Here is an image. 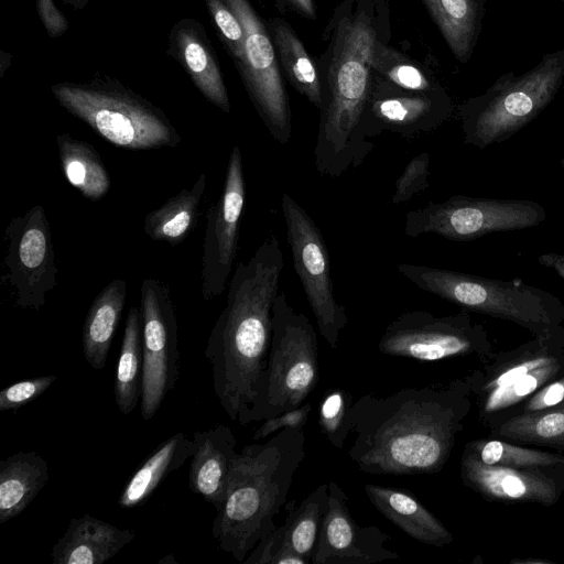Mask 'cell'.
Instances as JSON below:
<instances>
[{"label": "cell", "instance_id": "2", "mask_svg": "<svg viewBox=\"0 0 564 564\" xmlns=\"http://www.w3.org/2000/svg\"><path fill=\"white\" fill-rule=\"evenodd\" d=\"M316 62L322 106L314 162L323 176L337 178L364 163L375 149L366 128L372 80L370 50L391 37L388 0H341L323 32Z\"/></svg>", "mask_w": 564, "mask_h": 564}, {"label": "cell", "instance_id": "39", "mask_svg": "<svg viewBox=\"0 0 564 564\" xmlns=\"http://www.w3.org/2000/svg\"><path fill=\"white\" fill-rule=\"evenodd\" d=\"M55 375L18 381L0 391V411L18 410L42 395L55 381Z\"/></svg>", "mask_w": 564, "mask_h": 564}, {"label": "cell", "instance_id": "35", "mask_svg": "<svg viewBox=\"0 0 564 564\" xmlns=\"http://www.w3.org/2000/svg\"><path fill=\"white\" fill-rule=\"evenodd\" d=\"M465 448L481 463L514 468L564 466V455L518 446L499 438L475 440Z\"/></svg>", "mask_w": 564, "mask_h": 564}, {"label": "cell", "instance_id": "26", "mask_svg": "<svg viewBox=\"0 0 564 564\" xmlns=\"http://www.w3.org/2000/svg\"><path fill=\"white\" fill-rule=\"evenodd\" d=\"M48 480L46 459L34 451L0 462V523L21 514Z\"/></svg>", "mask_w": 564, "mask_h": 564}, {"label": "cell", "instance_id": "16", "mask_svg": "<svg viewBox=\"0 0 564 564\" xmlns=\"http://www.w3.org/2000/svg\"><path fill=\"white\" fill-rule=\"evenodd\" d=\"M245 199L242 154L235 145L229 155L223 192L206 213L200 268V291L205 301L220 295L227 285L237 257Z\"/></svg>", "mask_w": 564, "mask_h": 564}, {"label": "cell", "instance_id": "44", "mask_svg": "<svg viewBox=\"0 0 564 564\" xmlns=\"http://www.w3.org/2000/svg\"><path fill=\"white\" fill-rule=\"evenodd\" d=\"M65 2L74 10H82L90 2V0H65Z\"/></svg>", "mask_w": 564, "mask_h": 564}, {"label": "cell", "instance_id": "34", "mask_svg": "<svg viewBox=\"0 0 564 564\" xmlns=\"http://www.w3.org/2000/svg\"><path fill=\"white\" fill-rule=\"evenodd\" d=\"M389 37L377 39L370 50L372 73L393 85L414 91L445 89L420 62L389 45Z\"/></svg>", "mask_w": 564, "mask_h": 564}, {"label": "cell", "instance_id": "40", "mask_svg": "<svg viewBox=\"0 0 564 564\" xmlns=\"http://www.w3.org/2000/svg\"><path fill=\"white\" fill-rule=\"evenodd\" d=\"M312 410L311 403H304L297 409L283 412L276 416L262 421V424L254 431L253 441H261L269 435L275 434L284 429H304Z\"/></svg>", "mask_w": 564, "mask_h": 564}, {"label": "cell", "instance_id": "5", "mask_svg": "<svg viewBox=\"0 0 564 564\" xmlns=\"http://www.w3.org/2000/svg\"><path fill=\"white\" fill-rule=\"evenodd\" d=\"M563 80L564 48L544 54L521 75L503 73L457 106L464 142L482 150L512 138L554 100Z\"/></svg>", "mask_w": 564, "mask_h": 564}, {"label": "cell", "instance_id": "7", "mask_svg": "<svg viewBox=\"0 0 564 564\" xmlns=\"http://www.w3.org/2000/svg\"><path fill=\"white\" fill-rule=\"evenodd\" d=\"M58 104L111 144L128 150L176 147L182 137L165 113L113 82L59 83L52 87Z\"/></svg>", "mask_w": 564, "mask_h": 564}, {"label": "cell", "instance_id": "19", "mask_svg": "<svg viewBox=\"0 0 564 564\" xmlns=\"http://www.w3.org/2000/svg\"><path fill=\"white\" fill-rule=\"evenodd\" d=\"M348 497L335 481L328 482V508L321 528L313 564H375L398 560L386 547L390 535L377 527H361L348 508Z\"/></svg>", "mask_w": 564, "mask_h": 564}, {"label": "cell", "instance_id": "1", "mask_svg": "<svg viewBox=\"0 0 564 564\" xmlns=\"http://www.w3.org/2000/svg\"><path fill=\"white\" fill-rule=\"evenodd\" d=\"M465 378L367 393L351 405L348 456L367 474H436L447 463L471 406Z\"/></svg>", "mask_w": 564, "mask_h": 564}, {"label": "cell", "instance_id": "15", "mask_svg": "<svg viewBox=\"0 0 564 564\" xmlns=\"http://www.w3.org/2000/svg\"><path fill=\"white\" fill-rule=\"evenodd\" d=\"M6 273L1 282L11 288L15 305L23 310H41L46 294L57 284L55 252L45 209L31 207L13 217L6 227Z\"/></svg>", "mask_w": 564, "mask_h": 564}, {"label": "cell", "instance_id": "42", "mask_svg": "<svg viewBox=\"0 0 564 564\" xmlns=\"http://www.w3.org/2000/svg\"><path fill=\"white\" fill-rule=\"evenodd\" d=\"M292 11L296 12L303 18L314 20L316 19V3L315 0H278Z\"/></svg>", "mask_w": 564, "mask_h": 564}, {"label": "cell", "instance_id": "21", "mask_svg": "<svg viewBox=\"0 0 564 564\" xmlns=\"http://www.w3.org/2000/svg\"><path fill=\"white\" fill-rule=\"evenodd\" d=\"M135 536L91 514L73 518L52 549L54 564H102L116 556Z\"/></svg>", "mask_w": 564, "mask_h": 564}, {"label": "cell", "instance_id": "4", "mask_svg": "<svg viewBox=\"0 0 564 564\" xmlns=\"http://www.w3.org/2000/svg\"><path fill=\"white\" fill-rule=\"evenodd\" d=\"M304 429H284L245 446L231 464L224 503L212 533L218 547L242 563L276 525L295 471L306 457Z\"/></svg>", "mask_w": 564, "mask_h": 564}, {"label": "cell", "instance_id": "3", "mask_svg": "<svg viewBox=\"0 0 564 564\" xmlns=\"http://www.w3.org/2000/svg\"><path fill=\"white\" fill-rule=\"evenodd\" d=\"M284 260L275 235L268 236L248 261L236 267L227 302L204 351L213 388L227 416L251 423L272 340V307Z\"/></svg>", "mask_w": 564, "mask_h": 564}, {"label": "cell", "instance_id": "31", "mask_svg": "<svg viewBox=\"0 0 564 564\" xmlns=\"http://www.w3.org/2000/svg\"><path fill=\"white\" fill-rule=\"evenodd\" d=\"M492 426L498 438L564 451V400L540 411L519 412Z\"/></svg>", "mask_w": 564, "mask_h": 564}, {"label": "cell", "instance_id": "18", "mask_svg": "<svg viewBox=\"0 0 564 564\" xmlns=\"http://www.w3.org/2000/svg\"><path fill=\"white\" fill-rule=\"evenodd\" d=\"M464 485L490 501L555 505L564 494V466L514 468L481 463L464 448L460 459Z\"/></svg>", "mask_w": 564, "mask_h": 564}, {"label": "cell", "instance_id": "8", "mask_svg": "<svg viewBox=\"0 0 564 564\" xmlns=\"http://www.w3.org/2000/svg\"><path fill=\"white\" fill-rule=\"evenodd\" d=\"M319 379L317 333L295 311L284 292L272 307V340L251 423L262 422L304 404Z\"/></svg>", "mask_w": 564, "mask_h": 564}, {"label": "cell", "instance_id": "12", "mask_svg": "<svg viewBox=\"0 0 564 564\" xmlns=\"http://www.w3.org/2000/svg\"><path fill=\"white\" fill-rule=\"evenodd\" d=\"M378 350L422 362L469 355L486 358L494 351L487 330L475 324L466 310L446 316L426 311L404 312L387 326Z\"/></svg>", "mask_w": 564, "mask_h": 564}, {"label": "cell", "instance_id": "9", "mask_svg": "<svg viewBox=\"0 0 564 564\" xmlns=\"http://www.w3.org/2000/svg\"><path fill=\"white\" fill-rule=\"evenodd\" d=\"M485 365L465 377L479 420L491 424L545 384L564 376V327L558 325L507 351L491 352Z\"/></svg>", "mask_w": 564, "mask_h": 564}, {"label": "cell", "instance_id": "38", "mask_svg": "<svg viewBox=\"0 0 564 564\" xmlns=\"http://www.w3.org/2000/svg\"><path fill=\"white\" fill-rule=\"evenodd\" d=\"M205 2L229 53L235 62L238 61L245 44L241 22L225 0H205Z\"/></svg>", "mask_w": 564, "mask_h": 564}, {"label": "cell", "instance_id": "37", "mask_svg": "<svg viewBox=\"0 0 564 564\" xmlns=\"http://www.w3.org/2000/svg\"><path fill=\"white\" fill-rule=\"evenodd\" d=\"M430 159V153L422 152L406 164L395 182L393 205L405 203L429 188Z\"/></svg>", "mask_w": 564, "mask_h": 564}, {"label": "cell", "instance_id": "20", "mask_svg": "<svg viewBox=\"0 0 564 564\" xmlns=\"http://www.w3.org/2000/svg\"><path fill=\"white\" fill-rule=\"evenodd\" d=\"M193 440L189 489L218 511L224 503L231 464L237 455L236 437L229 426L219 423L206 431H196Z\"/></svg>", "mask_w": 564, "mask_h": 564}, {"label": "cell", "instance_id": "33", "mask_svg": "<svg viewBox=\"0 0 564 564\" xmlns=\"http://www.w3.org/2000/svg\"><path fill=\"white\" fill-rule=\"evenodd\" d=\"M328 508V484H321L291 510L283 522V545L312 563Z\"/></svg>", "mask_w": 564, "mask_h": 564}, {"label": "cell", "instance_id": "32", "mask_svg": "<svg viewBox=\"0 0 564 564\" xmlns=\"http://www.w3.org/2000/svg\"><path fill=\"white\" fill-rule=\"evenodd\" d=\"M143 367L140 308L129 310L115 375L113 394L121 414H130L140 397Z\"/></svg>", "mask_w": 564, "mask_h": 564}, {"label": "cell", "instance_id": "30", "mask_svg": "<svg viewBox=\"0 0 564 564\" xmlns=\"http://www.w3.org/2000/svg\"><path fill=\"white\" fill-rule=\"evenodd\" d=\"M61 169L67 182L80 194L99 200L110 188L108 171L95 148L67 133L56 137Z\"/></svg>", "mask_w": 564, "mask_h": 564}, {"label": "cell", "instance_id": "36", "mask_svg": "<svg viewBox=\"0 0 564 564\" xmlns=\"http://www.w3.org/2000/svg\"><path fill=\"white\" fill-rule=\"evenodd\" d=\"M351 394L340 388L328 391L319 403L318 426L327 441L337 449H343L352 434Z\"/></svg>", "mask_w": 564, "mask_h": 564}, {"label": "cell", "instance_id": "29", "mask_svg": "<svg viewBox=\"0 0 564 564\" xmlns=\"http://www.w3.org/2000/svg\"><path fill=\"white\" fill-rule=\"evenodd\" d=\"M206 189V175L200 173L191 188H184L162 206L147 214L143 230L155 241L176 246L194 230L199 205Z\"/></svg>", "mask_w": 564, "mask_h": 564}, {"label": "cell", "instance_id": "24", "mask_svg": "<svg viewBox=\"0 0 564 564\" xmlns=\"http://www.w3.org/2000/svg\"><path fill=\"white\" fill-rule=\"evenodd\" d=\"M454 57L468 63L477 46L487 0H421Z\"/></svg>", "mask_w": 564, "mask_h": 564}, {"label": "cell", "instance_id": "41", "mask_svg": "<svg viewBox=\"0 0 564 564\" xmlns=\"http://www.w3.org/2000/svg\"><path fill=\"white\" fill-rule=\"evenodd\" d=\"M36 10L50 36H59L68 29V23L54 0H36Z\"/></svg>", "mask_w": 564, "mask_h": 564}, {"label": "cell", "instance_id": "47", "mask_svg": "<svg viewBox=\"0 0 564 564\" xmlns=\"http://www.w3.org/2000/svg\"><path fill=\"white\" fill-rule=\"evenodd\" d=\"M553 1H562V2H564V0H553Z\"/></svg>", "mask_w": 564, "mask_h": 564}, {"label": "cell", "instance_id": "43", "mask_svg": "<svg viewBox=\"0 0 564 564\" xmlns=\"http://www.w3.org/2000/svg\"><path fill=\"white\" fill-rule=\"evenodd\" d=\"M510 563L511 564H553V562H551V561L540 560V558H534V560H529V558H525V560H512Z\"/></svg>", "mask_w": 564, "mask_h": 564}, {"label": "cell", "instance_id": "46", "mask_svg": "<svg viewBox=\"0 0 564 564\" xmlns=\"http://www.w3.org/2000/svg\"><path fill=\"white\" fill-rule=\"evenodd\" d=\"M560 164H561L562 166H564V155L562 156V159H561V161H560Z\"/></svg>", "mask_w": 564, "mask_h": 564}, {"label": "cell", "instance_id": "14", "mask_svg": "<svg viewBox=\"0 0 564 564\" xmlns=\"http://www.w3.org/2000/svg\"><path fill=\"white\" fill-rule=\"evenodd\" d=\"M143 367L140 412L151 420L178 380L177 321L169 286L147 278L140 290Z\"/></svg>", "mask_w": 564, "mask_h": 564}, {"label": "cell", "instance_id": "10", "mask_svg": "<svg viewBox=\"0 0 564 564\" xmlns=\"http://www.w3.org/2000/svg\"><path fill=\"white\" fill-rule=\"evenodd\" d=\"M545 218V208L533 200L455 195L408 212L404 234L469 241L494 232L532 228Z\"/></svg>", "mask_w": 564, "mask_h": 564}, {"label": "cell", "instance_id": "45", "mask_svg": "<svg viewBox=\"0 0 564 564\" xmlns=\"http://www.w3.org/2000/svg\"><path fill=\"white\" fill-rule=\"evenodd\" d=\"M159 563H177V561L174 558L172 554L164 556L163 558L159 560Z\"/></svg>", "mask_w": 564, "mask_h": 564}, {"label": "cell", "instance_id": "22", "mask_svg": "<svg viewBox=\"0 0 564 564\" xmlns=\"http://www.w3.org/2000/svg\"><path fill=\"white\" fill-rule=\"evenodd\" d=\"M171 46L199 91L225 112H230L229 96L213 50L200 24L180 21L171 34Z\"/></svg>", "mask_w": 564, "mask_h": 564}, {"label": "cell", "instance_id": "23", "mask_svg": "<svg viewBox=\"0 0 564 564\" xmlns=\"http://www.w3.org/2000/svg\"><path fill=\"white\" fill-rule=\"evenodd\" d=\"M365 492L384 518L413 540L436 547L453 542L447 528L410 491L367 484Z\"/></svg>", "mask_w": 564, "mask_h": 564}, {"label": "cell", "instance_id": "27", "mask_svg": "<svg viewBox=\"0 0 564 564\" xmlns=\"http://www.w3.org/2000/svg\"><path fill=\"white\" fill-rule=\"evenodd\" d=\"M194 452V440L178 432L147 457L121 490L118 505L122 509L140 507L147 502L163 479L180 469Z\"/></svg>", "mask_w": 564, "mask_h": 564}, {"label": "cell", "instance_id": "13", "mask_svg": "<svg viewBox=\"0 0 564 564\" xmlns=\"http://www.w3.org/2000/svg\"><path fill=\"white\" fill-rule=\"evenodd\" d=\"M245 32L241 57L236 65L249 98L271 137L282 145L292 134L289 95L270 31L249 0H225Z\"/></svg>", "mask_w": 564, "mask_h": 564}, {"label": "cell", "instance_id": "28", "mask_svg": "<svg viewBox=\"0 0 564 564\" xmlns=\"http://www.w3.org/2000/svg\"><path fill=\"white\" fill-rule=\"evenodd\" d=\"M269 30L283 77L319 110L323 97L316 62L310 56L305 45L288 21L273 18Z\"/></svg>", "mask_w": 564, "mask_h": 564}, {"label": "cell", "instance_id": "11", "mask_svg": "<svg viewBox=\"0 0 564 564\" xmlns=\"http://www.w3.org/2000/svg\"><path fill=\"white\" fill-rule=\"evenodd\" d=\"M281 208L294 270L319 334L335 349L348 324V315L334 295L330 258L324 237L313 218L290 194L282 195Z\"/></svg>", "mask_w": 564, "mask_h": 564}, {"label": "cell", "instance_id": "6", "mask_svg": "<svg viewBox=\"0 0 564 564\" xmlns=\"http://www.w3.org/2000/svg\"><path fill=\"white\" fill-rule=\"evenodd\" d=\"M397 270L416 288L468 312L512 322L533 335L562 325L564 303L522 281H502L449 269L399 263Z\"/></svg>", "mask_w": 564, "mask_h": 564}, {"label": "cell", "instance_id": "25", "mask_svg": "<svg viewBox=\"0 0 564 564\" xmlns=\"http://www.w3.org/2000/svg\"><path fill=\"white\" fill-rule=\"evenodd\" d=\"M126 296V281L113 279L98 293L87 311L82 332L83 352L85 360L96 370L106 367Z\"/></svg>", "mask_w": 564, "mask_h": 564}, {"label": "cell", "instance_id": "17", "mask_svg": "<svg viewBox=\"0 0 564 564\" xmlns=\"http://www.w3.org/2000/svg\"><path fill=\"white\" fill-rule=\"evenodd\" d=\"M453 112L454 105L445 89L435 93L408 90L372 73L366 116L370 139L382 131L416 138L441 127Z\"/></svg>", "mask_w": 564, "mask_h": 564}]
</instances>
